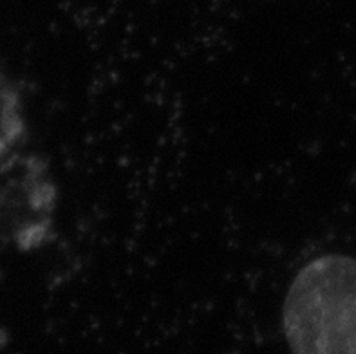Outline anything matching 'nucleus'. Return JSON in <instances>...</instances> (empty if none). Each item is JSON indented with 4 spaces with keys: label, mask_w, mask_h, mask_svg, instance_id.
I'll return each instance as SVG.
<instances>
[{
    "label": "nucleus",
    "mask_w": 356,
    "mask_h": 354,
    "mask_svg": "<svg viewBox=\"0 0 356 354\" xmlns=\"http://www.w3.org/2000/svg\"><path fill=\"white\" fill-rule=\"evenodd\" d=\"M291 354H356V259L312 260L291 282L282 309Z\"/></svg>",
    "instance_id": "nucleus-1"
},
{
    "label": "nucleus",
    "mask_w": 356,
    "mask_h": 354,
    "mask_svg": "<svg viewBox=\"0 0 356 354\" xmlns=\"http://www.w3.org/2000/svg\"><path fill=\"white\" fill-rule=\"evenodd\" d=\"M58 188L38 154L0 161V250L31 253L53 237Z\"/></svg>",
    "instance_id": "nucleus-2"
},
{
    "label": "nucleus",
    "mask_w": 356,
    "mask_h": 354,
    "mask_svg": "<svg viewBox=\"0 0 356 354\" xmlns=\"http://www.w3.org/2000/svg\"><path fill=\"white\" fill-rule=\"evenodd\" d=\"M27 138L26 113L20 89L0 65V161L20 152Z\"/></svg>",
    "instance_id": "nucleus-3"
}]
</instances>
